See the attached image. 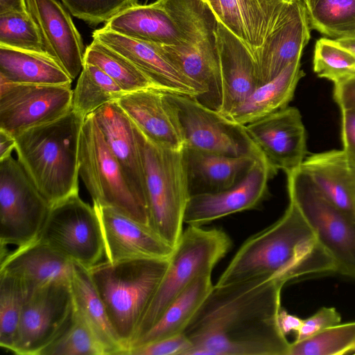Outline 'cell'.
<instances>
[{
  "label": "cell",
  "mask_w": 355,
  "mask_h": 355,
  "mask_svg": "<svg viewBox=\"0 0 355 355\" xmlns=\"http://www.w3.org/2000/svg\"><path fill=\"white\" fill-rule=\"evenodd\" d=\"M73 262L38 239L1 257L0 271L22 280L28 290L54 282H71Z\"/></svg>",
  "instance_id": "cell-26"
},
{
  "label": "cell",
  "mask_w": 355,
  "mask_h": 355,
  "mask_svg": "<svg viewBox=\"0 0 355 355\" xmlns=\"http://www.w3.org/2000/svg\"><path fill=\"white\" fill-rule=\"evenodd\" d=\"M245 128L275 175L300 168L306 159V130L297 108L287 107Z\"/></svg>",
  "instance_id": "cell-15"
},
{
  "label": "cell",
  "mask_w": 355,
  "mask_h": 355,
  "mask_svg": "<svg viewBox=\"0 0 355 355\" xmlns=\"http://www.w3.org/2000/svg\"><path fill=\"white\" fill-rule=\"evenodd\" d=\"M133 125L141 156L150 225L174 248L183 232L190 197L182 149L161 146Z\"/></svg>",
  "instance_id": "cell-6"
},
{
  "label": "cell",
  "mask_w": 355,
  "mask_h": 355,
  "mask_svg": "<svg viewBox=\"0 0 355 355\" xmlns=\"http://www.w3.org/2000/svg\"><path fill=\"white\" fill-rule=\"evenodd\" d=\"M93 114L132 191L148 209L141 156L132 121L116 101Z\"/></svg>",
  "instance_id": "cell-23"
},
{
  "label": "cell",
  "mask_w": 355,
  "mask_h": 355,
  "mask_svg": "<svg viewBox=\"0 0 355 355\" xmlns=\"http://www.w3.org/2000/svg\"><path fill=\"white\" fill-rule=\"evenodd\" d=\"M311 29L305 3L290 0L285 14L254 57L259 86L301 60Z\"/></svg>",
  "instance_id": "cell-19"
},
{
  "label": "cell",
  "mask_w": 355,
  "mask_h": 355,
  "mask_svg": "<svg viewBox=\"0 0 355 355\" xmlns=\"http://www.w3.org/2000/svg\"><path fill=\"white\" fill-rule=\"evenodd\" d=\"M190 196L227 189L241 180L256 160L250 156H230L189 147L182 148Z\"/></svg>",
  "instance_id": "cell-25"
},
{
  "label": "cell",
  "mask_w": 355,
  "mask_h": 355,
  "mask_svg": "<svg viewBox=\"0 0 355 355\" xmlns=\"http://www.w3.org/2000/svg\"><path fill=\"white\" fill-rule=\"evenodd\" d=\"M26 3L39 27L46 53L73 80L83 69L85 49L69 12L58 0H26Z\"/></svg>",
  "instance_id": "cell-21"
},
{
  "label": "cell",
  "mask_w": 355,
  "mask_h": 355,
  "mask_svg": "<svg viewBox=\"0 0 355 355\" xmlns=\"http://www.w3.org/2000/svg\"><path fill=\"white\" fill-rule=\"evenodd\" d=\"M341 110V138L343 150L355 168V106Z\"/></svg>",
  "instance_id": "cell-44"
},
{
  "label": "cell",
  "mask_w": 355,
  "mask_h": 355,
  "mask_svg": "<svg viewBox=\"0 0 355 355\" xmlns=\"http://www.w3.org/2000/svg\"><path fill=\"white\" fill-rule=\"evenodd\" d=\"M232 245L230 237L222 229L188 225L174 247L166 271L128 347L152 327L168 305L196 279L211 273Z\"/></svg>",
  "instance_id": "cell-7"
},
{
  "label": "cell",
  "mask_w": 355,
  "mask_h": 355,
  "mask_svg": "<svg viewBox=\"0 0 355 355\" xmlns=\"http://www.w3.org/2000/svg\"><path fill=\"white\" fill-rule=\"evenodd\" d=\"M305 76L301 60L288 65L277 77L260 86L227 117L243 125L288 107Z\"/></svg>",
  "instance_id": "cell-29"
},
{
  "label": "cell",
  "mask_w": 355,
  "mask_h": 355,
  "mask_svg": "<svg viewBox=\"0 0 355 355\" xmlns=\"http://www.w3.org/2000/svg\"><path fill=\"white\" fill-rule=\"evenodd\" d=\"M169 258L105 261L88 268L125 351L166 271Z\"/></svg>",
  "instance_id": "cell-5"
},
{
  "label": "cell",
  "mask_w": 355,
  "mask_h": 355,
  "mask_svg": "<svg viewBox=\"0 0 355 355\" xmlns=\"http://www.w3.org/2000/svg\"><path fill=\"white\" fill-rule=\"evenodd\" d=\"M70 285L76 311L94 331L107 354L123 355L125 348L110 322L88 268L73 263Z\"/></svg>",
  "instance_id": "cell-30"
},
{
  "label": "cell",
  "mask_w": 355,
  "mask_h": 355,
  "mask_svg": "<svg viewBox=\"0 0 355 355\" xmlns=\"http://www.w3.org/2000/svg\"><path fill=\"white\" fill-rule=\"evenodd\" d=\"M12 155L0 160V243L17 247L37 239L50 209Z\"/></svg>",
  "instance_id": "cell-11"
},
{
  "label": "cell",
  "mask_w": 355,
  "mask_h": 355,
  "mask_svg": "<svg viewBox=\"0 0 355 355\" xmlns=\"http://www.w3.org/2000/svg\"><path fill=\"white\" fill-rule=\"evenodd\" d=\"M97 40L131 62L163 90L198 99L203 90L171 61L157 44L132 39L102 27L92 33Z\"/></svg>",
  "instance_id": "cell-17"
},
{
  "label": "cell",
  "mask_w": 355,
  "mask_h": 355,
  "mask_svg": "<svg viewBox=\"0 0 355 355\" xmlns=\"http://www.w3.org/2000/svg\"><path fill=\"white\" fill-rule=\"evenodd\" d=\"M71 85L13 83L0 80V129L16 137L53 121L72 108Z\"/></svg>",
  "instance_id": "cell-14"
},
{
  "label": "cell",
  "mask_w": 355,
  "mask_h": 355,
  "mask_svg": "<svg viewBox=\"0 0 355 355\" xmlns=\"http://www.w3.org/2000/svg\"><path fill=\"white\" fill-rule=\"evenodd\" d=\"M78 158L79 176L93 204L114 208L150 227L148 209L132 191L93 113L85 118L82 126Z\"/></svg>",
  "instance_id": "cell-9"
},
{
  "label": "cell",
  "mask_w": 355,
  "mask_h": 355,
  "mask_svg": "<svg viewBox=\"0 0 355 355\" xmlns=\"http://www.w3.org/2000/svg\"><path fill=\"white\" fill-rule=\"evenodd\" d=\"M37 239L87 268L99 263L105 254L98 213L79 193L51 205Z\"/></svg>",
  "instance_id": "cell-10"
},
{
  "label": "cell",
  "mask_w": 355,
  "mask_h": 355,
  "mask_svg": "<svg viewBox=\"0 0 355 355\" xmlns=\"http://www.w3.org/2000/svg\"><path fill=\"white\" fill-rule=\"evenodd\" d=\"M214 286L211 273L198 277L168 305L148 331L129 345L127 351L184 333Z\"/></svg>",
  "instance_id": "cell-32"
},
{
  "label": "cell",
  "mask_w": 355,
  "mask_h": 355,
  "mask_svg": "<svg viewBox=\"0 0 355 355\" xmlns=\"http://www.w3.org/2000/svg\"><path fill=\"white\" fill-rule=\"evenodd\" d=\"M174 23L181 38L178 45L157 44L171 61L198 85L196 99L219 111L223 88L216 47V19L204 0H157Z\"/></svg>",
  "instance_id": "cell-4"
},
{
  "label": "cell",
  "mask_w": 355,
  "mask_h": 355,
  "mask_svg": "<svg viewBox=\"0 0 355 355\" xmlns=\"http://www.w3.org/2000/svg\"><path fill=\"white\" fill-rule=\"evenodd\" d=\"M84 63L101 69L125 93L148 88L163 90L127 58L97 40L85 48Z\"/></svg>",
  "instance_id": "cell-33"
},
{
  "label": "cell",
  "mask_w": 355,
  "mask_h": 355,
  "mask_svg": "<svg viewBox=\"0 0 355 355\" xmlns=\"http://www.w3.org/2000/svg\"><path fill=\"white\" fill-rule=\"evenodd\" d=\"M279 327L284 335L291 331L295 333L300 329L303 320L299 317L288 313L286 311L281 309L277 317Z\"/></svg>",
  "instance_id": "cell-46"
},
{
  "label": "cell",
  "mask_w": 355,
  "mask_h": 355,
  "mask_svg": "<svg viewBox=\"0 0 355 355\" xmlns=\"http://www.w3.org/2000/svg\"><path fill=\"white\" fill-rule=\"evenodd\" d=\"M300 168L334 205L355 218V168L343 150L313 154Z\"/></svg>",
  "instance_id": "cell-27"
},
{
  "label": "cell",
  "mask_w": 355,
  "mask_h": 355,
  "mask_svg": "<svg viewBox=\"0 0 355 355\" xmlns=\"http://www.w3.org/2000/svg\"><path fill=\"white\" fill-rule=\"evenodd\" d=\"M123 89L95 65L84 63L73 89L72 109L85 118L103 105L116 101Z\"/></svg>",
  "instance_id": "cell-34"
},
{
  "label": "cell",
  "mask_w": 355,
  "mask_h": 355,
  "mask_svg": "<svg viewBox=\"0 0 355 355\" xmlns=\"http://www.w3.org/2000/svg\"><path fill=\"white\" fill-rule=\"evenodd\" d=\"M166 92L140 89L124 94L116 103L148 139L164 148L181 150L184 145L181 125Z\"/></svg>",
  "instance_id": "cell-22"
},
{
  "label": "cell",
  "mask_w": 355,
  "mask_h": 355,
  "mask_svg": "<svg viewBox=\"0 0 355 355\" xmlns=\"http://www.w3.org/2000/svg\"><path fill=\"white\" fill-rule=\"evenodd\" d=\"M355 353V321L338 324L291 343L289 355H343Z\"/></svg>",
  "instance_id": "cell-37"
},
{
  "label": "cell",
  "mask_w": 355,
  "mask_h": 355,
  "mask_svg": "<svg viewBox=\"0 0 355 355\" xmlns=\"http://www.w3.org/2000/svg\"><path fill=\"white\" fill-rule=\"evenodd\" d=\"M302 1L305 3V6H306L309 3V2L310 1V0H302Z\"/></svg>",
  "instance_id": "cell-50"
},
{
  "label": "cell",
  "mask_w": 355,
  "mask_h": 355,
  "mask_svg": "<svg viewBox=\"0 0 355 355\" xmlns=\"http://www.w3.org/2000/svg\"><path fill=\"white\" fill-rule=\"evenodd\" d=\"M286 173L289 202L332 259L336 272L355 278V218L326 198L300 167Z\"/></svg>",
  "instance_id": "cell-8"
},
{
  "label": "cell",
  "mask_w": 355,
  "mask_h": 355,
  "mask_svg": "<svg viewBox=\"0 0 355 355\" xmlns=\"http://www.w3.org/2000/svg\"><path fill=\"white\" fill-rule=\"evenodd\" d=\"M121 35L146 42L178 45L181 38L172 19L157 0L121 11L103 26Z\"/></svg>",
  "instance_id": "cell-28"
},
{
  "label": "cell",
  "mask_w": 355,
  "mask_h": 355,
  "mask_svg": "<svg viewBox=\"0 0 355 355\" xmlns=\"http://www.w3.org/2000/svg\"><path fill=\"white\" fill-rule=\"evenodd\" d=\"M334 40L338 44L347 49L355 55V36Z\"/></svg>",
  "instance_id": "cell-49"
},
{
  "label": "cell",
  "mask_w": 355,
  "mask_h": 355,
  "mask_svg": "<svg viewBox=\"0 0 355 355\" xmlns=\"http://www.w3.org/2000/svg\"><path fill=\"white\" fill-rule=\"evenodd\" d=\"M310 27L332 40L355 36V0H310Z\"/></svg>",
  "instance_id": "cell-35"
},
{
  "label": "cell",
  "mask_w": 355,
  "mask_h": 355,
  "mask_svg": "<svg viewBox=\"0 0 355 355\" xmlns=\"http://www.w3.org/2000/svg\"><path fill=\"white\" fill-rule=\"evenodd\" d=\"M191 343L184 333L128 350L125 355H186Z\"/></svg>",
  "instance_id": "cell-42"
},
{
  "label": "cell",
  "mask_w": 355,
  "mask_h": 355,
  "mask_svg": "<svg viewBox=\"0 0 355 355\" xmlns=\"http://www.w3.org/2000/svg\"><path fill=\"white\" fill-rule=\"evenodd\" d=\"M74 313L70 282H54L33 290L24 302L10 352L41 355L68 327Z\"/></svg>",
  "instance_id": "cell-13"
},
{
  "label": "cell",
  "mask_w": 355,
  "mask_h": 355,
  "mask_svg": "<svg viewBox=\"0 0 355 355\" xmlns=\"http://www.w3.org/2000/svg\"><path fill=\"white\" fill-rule=\"evenodd\" d=\"M0 46L46 53L39 27L29 12L0 15Z\"/></svg>",
  "instance_id": "cell-39"
},
{
  "label": "cell",
  "mask_w": 355,
  "mask_h": 355,
  "mask_svg": "<svg viewBox=\"0 0 355 355\" xmlns=\"http://www.w3.org/2000/svg\"><path fill=\"white\" fill-rule=\"evenodd\" d=\"M0 80L37 85H71L72 79L46 53L0 46Z\"/></svg>",
  "instance_id": "cell-31"
},
{
  "label": "cell",
  "mask_w": 355,
  "mask_h": 355,
  "mask_svg": "<svg viewBox=\"0 0 355 355\" xmlns=\"http://www.w3.org/2000/svg\"><path fill=\"white\" fill-rule=\"evenodd\" d=\"M340 322V314L335 308L322 307L313 315L303 320L300 329L296 332L295 341L306 339Z\"/></svg>",
  "instance_id": "cell-43"
},
{
  "label": "cell",
  "mask_w": 355,
  "mask_h": 355,
  "mask_svg": "<svg viewBox=\"0 0 355 355\" xmlns=\"http://www.w3.org/2000/svg\"><path fill=\"white\" fill-rule=\"evenodd\" d=\"M336 272L334 263L291 202L281 218L249 237L219 277L216 286L261 276L286 283L313 274Z\"/></svg>",
  "instance_id": "cell-2"
},
{
  "label": "cell",
  "mask_w": 355,
  "mask_h": 355,
  "mask_svg": "<svg viewBox=\"0 0 355 355\" xmlns=\"http://www.w3.org/2000/svg\"><path fill=\"white\" fill-rule=\"evenodd\" d=\"M28 12L26 0H0V15Z\"/></svg>",
  "instance_id": "cell-47"
},
{
  "label": "cell",
  "mask_w": 355,
  "mask_h": 355,
  "mask_svg": "<svg viewBox=\"0 0 355 355\" xmlns=\"http://www.w3.org/2000/svg\"><path fill=\"white\" fill-rule=\"evenodd\" d=\"M85 118L72 108L16 137L19 162L51 205L78 193L79 144Z\"/></svg>",
  "instance_id": "cell-3"
},
{
  "label": "cell",
  "mask_w": 355,
  "mask_h": 355,
  "mask_svg": "<svg viewBox=\"0 0 355 355\" xmlns=\"http://www.w3.org/2000/svg\"><path fill=\"white\" fill-rule=\"evenodd\" d=\"M100 220L107 261L137 258L168 259L174 248L150 227L119 210L93 204Z\"/></svg>",
  "instance_id": "cell-20"
},
{
  "label": "cell",
  "mask_w": 355,
  "mask_h": 355,
  "mask_svg": "<svg viewBox=\"0 0 355 355\" xmlns=\"http://www.w3.org/2000/svg\"><path fill=\"white\" fill-rule=\"evenodd\" d=\"M31 291L17 277L0 271V346L10 351L24 302Z\"/></svg>",
  "instance_id": "cell-36"
},
{
  "label": "cell",
  "mask_w": 355,
  "mask_h": 355,
  "mask_svg": "<svg viewBox=\"0 0 355 355\" xmlns=\"http://www.w3.org/2000/svg\"><path fill=\"white\" fill-rule=\"evenodd\" d=\"M216 47L223 88V102L218 112L227 116L259 86V79L250 53L218 21Z\"/></svg>",
  "instance_id": "cell-24"
},
{
  "label": "cell",
  "mask_w": 355,
  "mask_h": 355,
  "mask_svg": "<svg viewBox=\"0 0 355 355\" xmlns=\"http://www.w3.org/2000/svg\"><path fill=\"white\" fill-rule=\"evenodd\" d=\"M41 355H107L94 331L76 311L68 327Z\"/></svg>",
  "instance_id": "cell-38"
},
{
  "label": "cell",
  "mask_w": 355,
  "mask_h": 355,
  "mask_svg": "<svg viewBox=\"0 0 355 355\" xmlns=\"http://www.w3.org/2000/svg\"><path fill=\"white\" fill-rule=\"evenodd\" d=\"M15 147V137L0 129V160L10 156Z\"/></svg>",
  "instance_id": "cell-48"
},
{
  "label": "cell",
  "mask_w": 355,
  "mask_h": 355,
  "mask_svg": "<svg viewBox=\"0 0 355 355\" xmlns=\"http://www.w3.org/2000/svg\"><path fill=\"white\" fill-rule=\"evenodd\" d=\"M75 17L91 26L107 22L124 9L138 3L137 0H60Z\"/></svg>",
  "instance_id": "cell-41"
},
{
  "label": "cell",
  "mask_w": 355,
  "mask_h": 355,
  "mask_svg": "<svg viewBox=\"0 0 355 355\" xmlns=\"http://www.w3.org/2000/svg\"><path fill=\"white\" fill-rule=\"evenodd\" d=\"M216 21L246 47L253 59L285 14L290 0H204Z\"/></svg>",
  "instance_id": "cell-18"
},
{
  "label": "cell",
  "mask_w": 355,
  "mask_h": 355,
  "mask_svg": "<svg viewBox=\"0 0 355 355\" xmlns=\"http://www.w3.org/2000/svg\"><path fill=\"white\" fill-rule=\"evenodd\" d=\"M166 94L176 109L184 146L225 155L250 156L266 162L245 125L206 107L193 97Z\"/></svg>",
  "instance_id": "cell-12"
},
{
  "label": "cell",
  "mask_w": 355,
  "mask_h": 355,
  "mask_svg": "<svg viewBox=\"0 0 355 355\" xmlns=\"http://www.w3.org/2000/svg\"><path fill=\"white\" fill-rule=\"evenodd\" d=\"M313 66L318 77L335 83L355 71V55L334 40L322 37L315 44Z\"/></svg>",
  "instance_id": "cell-40"
},
{
  "label": "cell",
  "mask_w": 355,
  "mask_h": 355,
  "mask_svg": "<svg viewBox=\"0 0 355 355\" xmlns=\"http://www.w3.org/2000/svg\"><path fill=\"white\" fill-rule=\"evenodd\" d=\"M274 175L266 162L256 160L233 187L216 193L191 196L184 223L202 227L229 215L257 208L268 196V183Z\"/></svg>",
  "instance_id": "cell-16"
},
{
  "label": "cell",
  "mask_w": 355,
  "mask_h": 355,
  "mask_svg": "<svg viewBox=\"0 0 355 355\" xmlns=\"http://www.w3.org/2000/svg\"><path fill=\"white\" fill-rule=\"evenodd\" d=\"M334 98L340 109L355 106V71L334 83Z\"/></svg>",
  "instance_id": "cell-45"
},
{
  "label": "cell",
  "mask_w": 355,
  "mask_h": 355,
  "mask_svg": "<svg viewBox=\"0 0 355 355\" xmlns=\"http://www.w3.org/2000/svg\"><path fill=\"white\" fill-rule=\"evenodd\" d=\"M286 284L261 276L214 285L184 331L191 343L186 355H289L277 320Z\"/></svg>",
  "instance_id": "cell-1"
}]
</instances>
